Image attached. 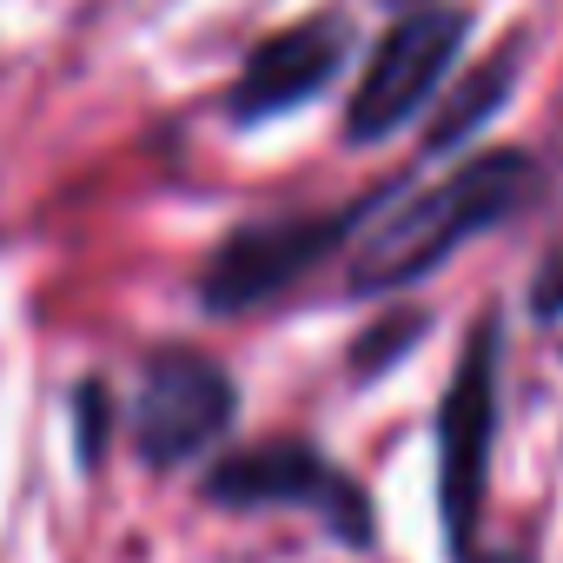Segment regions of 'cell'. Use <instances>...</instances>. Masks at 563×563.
<instances>
[{
	"instance_id": "obj_1",
	"label": "cell",
	"mask_w": 563,
	"mask_h": 563,
	"mask_svg": "<svg viewBox=\"0 0 563 563\" xmlns=\"http://www.w3.org/2000/svg\"><path fill=\"white\" fill-rule=\"evenodd\" d=\"M530 192H537V166L523 153H484V159L457 166L431 192L398 199L358 239V252H352V286L358 292H398V286H411V278H424L431 265H444L471 232L510 219Z\"/></svg>"
},
{
	"instance_id": "obj_2",
	"label": "cell",
	"mask_w": 563,
	"mask_h": 563,
	"mask_svg": "<svg viewBox=\"0 0 563 563\" xmlns=\"http://www.w3.org/2000/svg\"><path fill=\"white\" fill-rule=\"evenodd\" d=\"M464 34H471V14H464V8H418V14H405V21L378 41L365 80H358V93H352L345 133H352L358 146L398 133V126L444 87V74H451Z\"/></svg>"
},
{
	"instance_id": "obj_3",
	"label": "cell",
	"mask_w": 563,
	"mask_h": 563,
	"mask_svg": "<svg viewBox=\"0 0 563 563\" xmlns=\"http://www.w3.org/2000/svg\"><path fill=\"white\" fill-rule=\"evenodd\" d=\"M490 424H497V325L484 319L464 345V365L444 391V418H438V497H444V523L451 543H471V523L484 510V484H490Z\"/></svg>"
},
{
	"instance_id": "obj_4",
	"label": "cell",
	"mask_w": 563,
	"mask_h": 563,
	"mask_svg": "<svg viewBox=\"0 0 563 563\" xmlns=\"http://www.w3.org/2000/svg\"><path fill=\"white\" fill-rule=\"evenodd\" d=\"M352 212H312V219H265L245 225L219 245V258L206 265V306L212 312H245L272 292L299 286V278L345 239Z\"/></svg>"
},
{
	"instance_id": "obj_5",
	"label": "cell",
	"mask_w": 563,
	"mask_h": 563,
	"mask_svg": "<svg viewBox=\"0 0 563 563\" xmlns=\"http://www.w3.org/2000/svg\"><path fill=\"white\" fill-rule=\"evenodd\" d=\"M232 424V378L199 352H159L133 398V438L153 464L199 457Z\"/></svg>"
},
{
	"instance_id": "obj_6",
	"label": "cell",
	"mask_w": 563,
	"mask_h": 563,
	"mask_svg": "<svg viewBox=\"0 0 563 563\" xmlns=\"http://www.w3.org/2000/svg\"><path fill=\"white\" fill-rule=\"evenodd\" d=\"M206 490H212L219 504H312L339 537H352V543L372 537V517H365L358 484L339 477V471H332L319 451H306V444H258V451H239V457H225V464L206 477Z\"/></svg>"
},
{
	"instance_id": "obj_7",
	"label": "cell",
	"mask_w": 563,
	"mask_h": 563,
	"mask_svg": "<svg viewBox=\"0 0 563 563\" xmlns=\"http://www.w3.org/2000/svg\"><path fill=\"white\" fill-rule=\"evenodd\" d=\"M339 67H345V21H339V14L299 21V27H286V34H272V41L245 60V74H239V87H232V113H239V120L292 113V107H306L319 87H332Z\"/></svg>"
},
{
	"instance_id": "obj_8",
	"label": "cell",
	"mask_w": 563,
	"mask_h": 563,
	"mask_svg": "<svg viewBox=\"0 0 563 563\" xmlns=\"http://www.w3.org/2000/svg\"><path fill=\"white\" fill-rule=\"evenodd\" d=\"M510 67H517V54H504L490 74H477L464 93H457V107L438 120V133H431V146H451V140H464V126L477 120V113H497V100H504V87H510Z\"/></svg>"
}]
</instances>
